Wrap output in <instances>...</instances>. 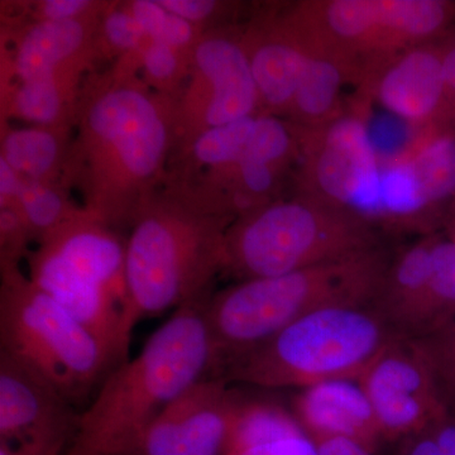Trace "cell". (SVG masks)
<instances>
[{
	"label": "cell",
	"instance_id": "22",
	"mask_svg": "<svg viewBox=\"0 0 455 455\" xmlns=\"http://www.w3.org/2000/svg\"><path fill=\"white\" fill-rule=\"evenodd\" d=\"M66 157L61 137L50 127L20 128L8 132L2 158L20 178L47 182Z\"/></svg>",
	"mask_w": 455,
	"mask_h": 455
},
{
	"label": "cell",
	"instance_id": "3",
	"mask_svg": "<svg viewBox=\"0 0 455 455\" xmlns=\"http://www.w3.org/2000/svg\"><path fill=\"white\" fill-rule=\"evenodd\" d=\"M232 221L184 194L155 193L142 204L125 241L122 335L127 347L140 320L208 296L209 284L226 271Z\"/></svg>",
	"mask_w": 455,
	"mask_h": 455
},
{
	"label": "cell",
	"instance_id": "32",
	"mask_svg": "<svg viewBox=\"0 0 455 455\" xmlns=\"http://www.w3.org/2000/svg\"><path fill=\"white\" fill-rule=\"evenodd\" d=\"M92 3L85 0H47L40 7L41 20H73L86 16Z\"/></svg>",
	"mask_w": 455,
	"mask_h": 455
},
{
	"label": "cell",
	"instance_id": "27",
	"mask_svg": "<svg viewBox=\"0 0 455 455\" xmlns=\"http://www.w3.org/2000/svg\"><path fill=\"white\" fill-rule=\"evenodd\" d=\"M181 51L167 44L148 41L142 50V65L145 68L147 82L156 88L167 90L178 84L182 75Z\"/></svg>",
	"mask_w": 455,
	"mask_h": 455
},
{
	"label": "cell",
	"instance_id": "33",
	"mask_svg": "<svg viewBox=\"0 0 455 455\" xmlns=\"http://www.w3.org/2000/svg\"><path fill=\"white\" fill-rule=\"evenodd\" d=\"M319 455H372L371 449L348 438H322L315 440Z\"/></svg>",
	"mask_w": 455,
	"mask_h": 455
},
{
	"label": "cell",
	"instance_id": "14",
	"mask_svg": "<svg viewBox=\"0 0 455 455\" xmlns=\"http://www.w3.org/2000/svg\"><path fill=\"white\" fill-rule=\"evenodd\" d=\"M377 103L407 124L444 127L442 40L403 51L371 71L358 100Z\"/></svg>",
	"mask_w": 455,
	"mask_h": 455
},
{
	"label": "cell",
	"instance_id": "8",
	"mask_svg": "<svg viewBox=\"0 0 455 455\" xmlns=\"http://www.w3.org/2000/svg\"><path fill=\"white\" fill-rule=\"evenodd\" d=\"M310 40L348 57L367 75L403 51L453 31L451 0H310L287 11ZM363 84V83H362Z\"/></svg>",
	"mask_w": 455,
	"mask_h": 455
},
{
	"label": "cell",
	"instance_id": "29",
	"mask_svg": "<svg viewBox=\"0 0 455 455\" xmlns=\"http://www.w3.org/2000/svg\"><path fill=\"white\" fill-rule=\"evenodd\" d=\"M444 73V127L455 131V31L442 40Z\"/></svg>",
	"mask_w": 455,
	"mask_h": 455
},
{
	"label": "cell",
	"instance_id": "21",
	"mask_svg": "<svg viewBox=\"0 0 455 455\" xmlns=\"http://www.w3.org/2000/svg\"><path fill=\"white\" fill-rule=\"evenodd\" d=\"M455 315V241L436 238L431 254V269L401 338L418 339L435 331Z\"/></svg>",
	"mask_w": 455,
	"mask_h": 455
},
{
	"label": "cell",
	"instance_id": "7",
	"mask_svg": "<svg viewBox=\"0 0 455 455\" xmlns=\"http://www.w3.org/2000/svg\"><path fill=\"white\" fill-rule=\"evenodd\" d=\"M0 346L44 374L74 405L116 367L97 338L18 267L2 268Z\"/></svg>",
	"mask_w": 455,
	"mask_h": 455
},
{
	"label": "cell",
	"instance_id": "24",
	"mask_svg": "<svg viewBox=\"0 0 455 455\" xmlns=\"http://www.w3.org/2000/svg\"><path fill=\"white\" fill-rule=\"evenodd\" d=\"M254 122L256 116H250L204 131L190 142L193 157L212 172L232 167L245 154Z\"/></svg>",
	"mask_w": 455,
	"mask_h": 455
},
{
	"label": "cell",
	"instance_id": "16",
	"mask_svg": "<svg viewBox=\"0 0 455 455\" xmlns=\"http://www.w3.org/2000/svg\"><path fill=\"white\" fill-rule=\"evenodd\" d=\"M292 414L314 440L340 436L372 451L383 439L359 379H331L302 388L293 400Z\"/></svg>",
	"mask_w": 455,
	"mask_h": 455
},
{
	"label": "cell",
	"instance_id": "5",
	"mask_svg": "<svg viewBox=\"0 0 455 455\" xmlns=\"http://www.w3.org/2000/svg\"><path fill=\"white\" fill-rule=\"evenodd\" d=\"M397 337L373 307H325L228 362L217 379L299 391L331 379H359Z\"/></svg>",
	"mask_w": 455,
	"mask_h": 455
},
{
	"label": "cell",
	"instance_id": "34",
	"mask_svg": "<svg viewBox=\"0 0 455 455\" xmlns=\"http://www.w3.org/2000/svg\"><path fill=\"white\" fill-rule=\"evenodd\" d=\"M22 179L3 158H0V204L3 208L16 206L18 191Z\"/></svg>",
	"mask_w": 455,
	"mask_h": 455
},
{
	"label": "cell",
	"instance_id": "35",
	"mask_svg": "<svg viewBox=\"0 0 455 455\" xmlns=\"http://www.w3.org/2000/svg\"><path fill=\"white\" fill-rule=\"evenodd\" d=\"M407 442L403 455H444L430 430L411 436Z\"/></svg>",
	"mask_w": 455,
	"mask_h": 455
},
{
	"label": "cell",
	"instance_id": "28",
	"mask_svg": "<svg viewBox=\"0 0 455 455\" xmlns=\"http://www.w3.org/2000/svg\"><path fill=\"white\" fill-rule=\"evenodd\" d=\"M103 36L107 46L116 52L136 51L147 38L142 26L127 9H114L107 14L103 22Z\"/></svg>",
	"mask_w": 455,
	"mask_h": 455
},
{
	"label": "cell",
	"instance_id": "36",
	"mask_svg": "<svg viewBox=\"0 0 455 455\" xmlns=\"http://www.w3.org/2000/svg\"><path fill=\"white\" fill-rule=\"evenodd\" d=\"M444 455H455V420L445 419L430 429Z\"/></svg>",
	"mask_w": 455,
	"mask_h": 455
},
{
	"label": "cell",
	"instance_id": "12",
	"mask_svg": "<svg viewBox=\"0 0 455 455\" xmlns=\"http://www.w3.org/2000/svg\"><path fill=\"white\" fill-rule=\"evenodd\" d=\"M359 382L385 439H409L449 418L423 355L406 338L392 341Z\"/></svg>",
	"mask_w": 455,
	"mask_h": 455
},
{
	"label": "cell",
	"instance_id": "26",
	"mask_svg": "<svg viewBox=\"0 0 455 455\" xmlns=\"http://www.w3.org/2000/svg\"><path fill=\"white\" fill-rule=\"evenodd\" d=\"M66 80H32L20 83L13 98V110L17 116L38 127L56 124L65 114Z\"/></svg>",
	"mask_w": 455,
	"mask_h": 455
},
{
	"label": "cell",
	"instance_id": "10",
	"mask_svg": "<svg viewBox=\"0 0 455 455\" xmlns=\"http://www.w3.org/2000/svg\"><path fill=\"white\" fill-rule=\"evenodd\" d=\"M191 84L178 108V131L193 140L211 128L262 114L242 35L203 36L190 51Z\"/></svg>",
	"mask_w": 455,
	"mask_h": 455
},
{
	"label": "cell",
	"instance_id": "2",
	"mask_svg": "<svg viewBox=\"0 0 455 455\" xmlns=\"http://www.w3.org/2000/svg\"><path fill=\"white\" fill-rule=\"evenodd\" d=\"M206 300L208 296L180 307L136 357L108 374L80 412L65 455H136L164 410L191 386L212 377L215 350Z\"/></svg>",
	"mask_w": 455,
	"mask_h": 455
},
{
	"label": "cell",
	"instance_id": "23",
	"mask_svg": "<svg viewBox=\"0 0 455 455\" xmlns=\"http://www.w3.org/2000/svg\"><path fill=\"white\" fill-rule=\"evenodd\" d=\"M29 228L32 238L42 241L80 211L70 209L65 199L47 182L22 179L16 206Z\"/></svg>",
	"mask_w": 455,
	"mask_h": 455
},
{
	"label": "cell",
	"instance_id": "11",
	"mask_svg": "<svg viewBox=\"0 0 455 455\" xmlns=\"http://www.w3.org/2000/svg\"><path fill=\"white\" fill-rule=\"evenodd\" d=\"M79 419L44 374L0 350V455H65Z\"/></svg>",
	"mask_w": 455,
	"mask_h": 455
},
{
	"label": "cell",
	"instance_id": "4",
	"mask_svg": "<svg viewBox=\"0 0 455 455\" xmlns=\"http://www.w3.org/2000/svg\"><path fill=\"white\" fill-rule=\"evenodd\" d=\"M391 259L382 248L281 276L239 281L208 298L215 376L296 320L331 307H373Z\"/></svg>",
	"mask_w": 455,
	"mask_h": 455
},
{
	"label": "cell",
	"instance_id": "6",
	"mask_svg": "<svg viewBox=\"0 0 455 455\" xmlns=\"http://www.w3.org/2000/svg\"><path fill=\"white\" fill-rule=\"evenodd\" d=\"M381 248L355 212L309 196L274 200L236 218L226 235V271L241 281L281 276Z\"/></svg>",
	"mask_w": 455,
	"mask_h": 455
},
{
	"label": "cell",
	"instance_id": "30",
	"mask_svg": "<svg viewBox=\"0 0 455 455\" xmlns=\"http://www.w3.org/2000/svg\"><path fill=\"white\" fill-rule=\"evenodd\" d=\"M130 11L142 26L148 41H157L166 20V9L154 0H137L132 3Z\"/></svg>",
	"mask_w": 455,
	"mask_h": 455
},
{
	"label": "cell",
	"instance_id": "31",
	"mask_svg": "<svg viewBox=\"0 0 455 455\" xmlns=\"http://www.w3.org/2000/svg\"><path fill=\"white\" fill-rule=\"evenodd\" d=\"M161 5L170 13L184 18L188 22H203L217 13L220 3L212 0H160Z\"/></svg>",
	"mask_w": 455,
	"mask_h": 455
},
{
	"label": "cell",
	"instance_id": "18",
	"mask_svg": "<svg viewBox=\"0 0 455 455\" xmlns=\"http://www.w3.org/2000/svg\"><path fill=\"white\" fill-rule=\"evenodd\" d=\"M90 23L86 18L73 20H41L20 38L14 68L20 83L32 80H66L71 68L79 64L90 46Z\"/></svg>",
	"mask_w": 455,
	"mask_h": 455
},
{
	"label": "cell",
	"instance_id": "25",
	"mask_svg": "<svg viewBox=\"0 0 455 455\" xmlns=\"http://www.w3.org/2000/svg\"><path fill=\"white\" fill-rule=\"evenodd\" d=\"M409 340L423 355L445 411L455 420V315L435 331Z\"/></svg>",
	"mask_w": 455,
	"mask_h": 455
},
{
	"label": "cell",
	"instance_id": "19",
	"mask_svg": "<svg viewBox=\"0 0 455 455\" xmlns=\"http://www.w3.org/2000/svg\"><path fill=\"white\" fill-rule=\"evenodd\" d=\"M226 455H319L292 412L267 401L245 400Z\"/></svg>",
	"mask_w": 455,
	"mask_h": 455
},
{
	"label": "cell",
	"instance_id": "1",
	"mask_svg": "<svg viewBox=\"0 0 455 455\" xmlns=\"http://www.w3.org/2000/svg\"><path fill=\"white\" fill-rule=\"evenodd\" d=\"M76 116L71 172L84 211L113 229L132 224L155 194L178 133V108L123 74L92 86Z\"/></svg>",
	"mask_w": 455,
	"mask_h": 455
},
{
	"label": "cell",
	"instance_id": "17",
	"mask_svg": "<svg viewBox=\"0 0 455 455\" xmlns=\"http://www.w3.org/2000/svg\"><path fill=\"white\" fill-rule=\"evenodd\" d=\"M302 36L309 57L287 116L298 127L317 130L346 116L341 90L347 84L361 88L363 71L348 57Z\"/></svg>",
	"mask_w": 455,
	"mask_h": 455
},
{
	"label": "cell",
	"instance_id": "15",
	"mask_svg": "<svg viewBox=\"0 0 455 455\" xmlns=\"http://www.w3.org/2000/svg\"><path fill=\"white\" fill-rule=\"evenodd\" d=\"M260 110L287 116L304 75L309 47L289 14L265 17L242 35Z\"/></svg>",
	"mask_w": 455,
	"mask_h": 455
},
{
	"label": "cell",
	"instance_id": "13",
	"mask_svg": "<svg viewBox=\"0 0 455 455\" xmlns=\"http://www.w3.org/2000/svg\"><path fill=\"white\" fill-rule=\"evenodd\" d=\"M244 401L226 379H204L164 410L136 455H226Z\"/></svg>",
	"mask_w": 455,
	"mask_h": 455
},
{
	"label": "cell",
	"instance_id": "37",
	"mask_svg": "<svg viewBox=\"0 0 455 455\" xmlns=\"http://www.w3.org/2000/svg\"><path fill=\"white\" fill-rule=\"evenodd\" d=\"M451 239H453V241H455V226L453 227V230H451Z\"/></svg>",
	"mask_w": 455,
	"mask_h": 455
},
{
	"label": "cell",
	"instance_id": "20",
	"mask_svg": "<svg viewBox=\"0 0 455 455\" xmlns=\"http://www.w3.org/2000/svg\"><path fill=\"white\" fill-rule=\"evenodd\" d=\"M403 160L425 208L435 220L438 208L455 196V131L429 128Z\"/></svg>",
	"mask_w": 455,
	"mask_h": 455
},
{
	"label": "cell",
	"instance_id": "9",
	"mask_svg": "<svg viewBox=\"0 0 455 455\" xmlns=\"http://www.w3.org/2000/svg\"><path fill=\"white\" fill-rule=\"evenodd\" d=\"M300 131V193L347 209L370 223L381 161L366 119L350 112L325 127Z\"/></svg>",
	"mask_w": 455,
	"mask_h": 455
}]
</instances>
